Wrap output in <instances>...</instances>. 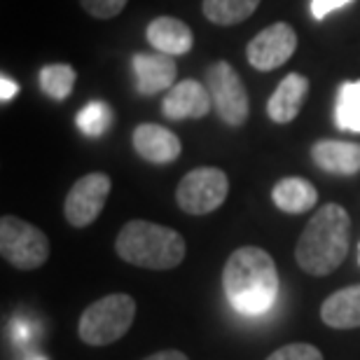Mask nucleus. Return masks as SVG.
Instances as JSON below:
<instances>
[{
	"instance_id": "obj_7",
	"label": "nucleus",
	"mask_w": 360,
	"mask_h": 360,
	"mask_svg": "<svg viewBox=\"0 0 360 360\" xmlns=\"http://www.w3.org/2000/svg\"><path fill=\"white\" fill-rule=\"evenodd\" d=\"M229 192L227 174L213 167H201L190 171L180 180L176 190V201L185 213L206 215L225 204Z\"/></svg>"
},
{
	"instance_id": "obj_11",
	"label": "nucleus",
	"mask_w": 360,
	"mask_h": 360,
	"mask_svg": "<svg viewBox=\"0 0 360 360\" xmlns=\"http://www.w3.org/2000/svg\"><path fill=\"white\" fill-rule=\"evenodd\" d=\"M176 61L171 54L155 52V54H134V75L136 87L141 94H157L167 91L176 84Z\"/></svg>"
},
{
	"instance_id": "obj_12",
	"label": "nucleus",
	"mask_w": 360,
	"mask_h": 360,
	"mask_svg": "<svg viewBox=\"0 0 360 360\" xmlns=\"http://www.w3.org/2000/svg\"><path fill=\"white\" fill-rule=\"evenodd\" d=\"M134 148L150 164H171L183 153L180 139L160 124H141L134 129Z\"/></svg>"
},
{
	"instance_id": "obj_9",
	"label": "nucleus",
	"mask_w": 360,
	"mask_h": 360,
	"mask_svg": "<svg viewBox=\"0 0 360 360\" xmlns=\"http://www.w3.org/2000/svg\"><path fill=\"white\" fill-rule=\"evenodd\" d=\"M297 49V35L292 26L285 21H276L262 28L253 40L248 42V63L255 70H274L290 59Z\"/></svg>"
},
{
	"instance_id": "obj_16",
	"label": "nucleus",
	"mask_w": 360,
	"mask_h": 360,
	"mask_svg": "<svg viewBox=\"0 0 360 360\" xmlns=\"http://www.w3.org/2000/svg\"><path fill=\"white\" fill-rule=\"evenodd\" d=\"M321 321L335 330L360 328V283L330 295L321 307Z\"/></svg>"
},
{
	"instance_id": "obj_4",
	"label": "nucleus",
	"mask_w": 360,
	"mask_h": 360,
	"mask_svg": "<svg viewBox=\"0 0 360 360\" xmlns=\"http://www.w3.org/2000/svg\"><path fill=\"white\" fill-rule=\"evenodd\" d=\"M136 319V302L131 295L115 292L96 300L80 316V340L89 347H108L122 340Z\"/></svg>"
},
{
	"instance_id": "obj_20",
	"label": "nucleus",
	"mask_w": 360,
	"mask_h": 360,
	"mask_svg": "<svg viewBox=\"0 0 360 360\" xmlns=\"http://www.w3.org/2000/svg\"><path fill=\"white\" fill-rule=\"evenodd\" d=\"M75 80L77 73L68 63H52V66H45L40 70V89L54 101L68 98L75 87Z\"/></svg>"
},
{
	"instance_id": "obj_3",
	"label": "nucleus",
	"mask_w": 360,
	"mask_h": 360,
	"mask_svg": "<svg viewBox=\"0 0 360 360\" xmlns=\"http://www.w3.org/2000/svg\"><path fill=\"white\" fill-rule=\"evenodd\" d=\"M115 250L124 262L143 269H174L185 260V239L176 229L131 220L120 229Z\"/></svg>"
},
{
	"instance_id": "obj_15",
	"label": "nucleus",
	"mask_w": 360,
	"mask_h": 360,
	"mask_svg": "<svg viewBox=\"0 0 360 360\" xmlns=\"http://www.w3.org/2000/svg\"><path fill=\"white\" fill-rule=\"evenodd\" d=\"M146 35H148V42L157 52H164L171 56L187 54L194 42L190 26L174 17H157L155 21H150Z\"/></svg>"
},
{
	"instance_id": "obj_13",
	"label": "nucleus",
	"mask_w": 360,
	"mask_h": 360,
	"mask_svg": "<svg viewBox=\"0 0 360 360\" xmlns=\"http://www.w3.org/2000/svg\"><path fill=\"white\" fill-rule=\"evenodd\" d=\"M307 94H309V80L304 75L300 73L285 75L267 103V115L271 117V122H276V124H290L300 115Z\"/></svg>"
},
{
	"instance_id": "obj_8",
	"label": "nucleus",
	"mask_w": 360,
	"mask_h": 360,
	"mask_svg": "<svg viewBox=\"0 0 360 360\" xmlns=\"http://www.w3.org/2000/svg\"><path fill=\"white\" fill-rule=\"evenodd\" d=\"M110 178L105 174H87L70 187L63 215L73 227H87L98 218L110 194Z\"/></svg>"
},
{
	"instance_id": "obj_26",
	"label": "nucleus",
	"mask_w": 360,
	"mask_h": 360,
	"mask_svg": "<svg viewBox=\"0 0 360 360\" xmlns=\"http://www.w3.org/2000/svg\"><path fill=\"white\" fill-rule=\"evenodd\" d=\"M143 360H190L183 351H160V354H153Z\"/></svg>"
},
{
	"instance_id": "obj_25",
	"label": "nucleus",
	"mask_w": 360,
	"mask_h": 360,
	"mask_svg": "<svg viewBox=\"0 0 360 360\" xmlns=\"http://www.w3.org/2000/svg\"><path fill=\"white\" fill-rule=\"evenodd\" d=\"M17 91H19L17 82L10 80L7 75L0 77V101H3V103H7V101H12L14 96H17Z\"/></svg>"
},
{
	"instance_id": "obj_1",
	"label": "nucleus",
	"mask_w": 360,
	"mask_h": 360,
	"mask_svg": "<svg viewBox=\"0 0 360 360\" xmlns=\"http://www.w3.org/2000/svg\"><path fill=\"white\" fill-rule=\"evenodd\" d=\"M222 288L229 304L239 314L260 316L269 311L278 295L276 262L257 246L234 250L222 269Z\"/></svg>"
},
{
	"instance_id": "obj_22",
	"label": "nucleus",
	"mask_w": 360,
	"mask_h": 360,
	"mask_svg": "<svg viewBox=\"0 0 360 360\" xmlns=\"http://www.w3.org/2000/svg\"><path fill=\"white\" fill-rule=\"evenodd\" d=\"M267 360H323V354L314 344L297 342V344H288V347H281L278 351H274Z\"/></svg>"
},
{
	"instance_id": "obj_17",
	"label": "nucleus",
	"mask_w": 360,
	"mask_h": 360,
	"mask_svg": "<svg viewBox=\"0 0 360 360\" xmlns=\"http://www.w3.org/2000/svg\"><path fill=\"white\" fill-rule=\"evenodd\" d=\"M271 199H274V204H276V208H281L283 213L300 215L316 206L319 192H316V187L304 178H283L274 185Z\"/></svg>"
},
{
	"instance_id": "obj_10",
	"label": "nucleus",
	"mask_w": 360,
	"mask_h": 360,
	"mask_svg": "<svg viewBox=\"0 0 360 360\" xmlns=\"http://www.w3.org/2000/svg\"><path fill=\"white\" fill-rule=\"evenodd\" d=\"M213 110V98L208 87L197 80H180L162 101V112L169 120H194L206 117Z\"/></svg>"
},
{
	"instance_id": "obj_2",
	"label": "nucleus",
	"mask_w": 360,
	"mask_h": 360,
	"mask_svg": "<svg viewBox=\"0 0 360 360\" xmlns=\"http://www.w3.org/2000/svg\"><path fill=\"white\" fill-rule=\"evenodd\" d=\"M351 218L340 204H326L314 213L295 246V260L311 276H328L347 260Z\"/></svg>"
},
{
	"instance_id": "obj_5",
	"label": "nucleus",
	"mask_w": 360,
	"mask_h": 360,
	"mask_svg": "<svg viewBox=\"0 0 360 360\" xmlns=\"http://www.w3.org/2000/svg\"><path fill=\"white\" fill-rule=\"evenodd\" d=\"M0 253L12 267L31 271L47 262L49 241L31 222L5 215L0 220Z\"/></svg>"
},
{
	"instance_id": "obj_19",
	"label": "nucleus",
	"mask_w": 360,
	"mask_h": 360,
	"mask_svg": "<svg viewBox=\"0 0 360 360\" xmlns=\"http://www.w3.org/2000/svg\"><path fill=\"white\" fill-rule=\"evenodd\" d=\"M335 124L342 131L360 134V80L344 82L335 101Z\"/></svg>"
},
{
	"instance_id": "obj_18",
	"label": "nucleus",
	"mask_w": 360,
	"mask_h": 360,
	"mask_svg": "<svg viewBox=\"0 0 360 360\" xmlns=\"http://www.w3.org/2000/svg\"><path fill=\"white\" fill-rule=\"evenodd\" d=\"M257 5H260V0H204L201 10H204V17L213 24L234 26L246 21L257 10Z\"/></svg>"
},
{
	"instance_id": "obj_23",
	"label": "nucleus",
	"mask_w": 360,
	"mask_h": 360,
	"mask_svg": "<svg viewBox=\"0 0 360 360\" xmlns=\"http://www.w3.org/2000/svg\"><path fill=\"white\" fill-rule=\"evenodd\" d=\"M82 7L96 19H112L124 10L129 0H80Z\"/></svg>"
},
{
	"instance_id": "obj_21",
	"label": "nucleus",
	"mask_w": 360,
	"mask_h": 360,
	"mask_svg": "<svg viewBox=\"0 0 360 360\" xmlns=\"http://www.w3.org/2000/svg\"><path fill=\"white\" fill-rule=\"evenodd\" d=\"M77 129L89 136V139H98V136H103L108 131V127H110L112 122V110L110 105L103 103V101H91L82 108L80 112H77Z\"/></svg>"
},
{
	"instance_id": "obj_6",
	"label": "nucleus",
	"mask_w": 360,
	"mask_h": 360,
	"mask_svg": "<svg viewBox=\"0 0 360 360\" xmlns=\"http://www.w3.org/2000/svg\"><path fill=\"white\" fill-rule=\"evenodd\" d=\"M206 87L211 91L213 108L218 112V117L229 127H241L246 124L250 103H248V91L243 87L239 73L229 66L227 61L213 63L206 70Z\"/></svg>"
},
{
	"instance_id": "obj_14",
	"label": "nucleus",
	"mask_w": 360,
	"mask_h": 360,
	"mask_svg": "<svg viewBox=\"0 0 360 360\" xmlns=\"http://www.w3.org/2000/svg\"><path fill=\"white\" fill-rule=\"evenodd\" d=\"M311 160L328 174L354 176L360 171V146L344 141H319L311 148Z\"/></svg>"
},
{
	"instance_id": "obj_24",
	"label": "nucleus",
	"mask_w": 360,
	"mask_h": 360,
	"mask_svg": "<svg viewBox=\"0 0 360 360\" xmlns=\"http://www.w3.org/2000/svg\"><path fill=\"white\" fill-rule=\"evenodd\" d=\"M349 3H354V0H311V14L316 19H326L328 14H333Z\"/></svg>"
},
{
	"instance_id": "obj_27",
	"label": "nucleus",
	"mask_w": 360,
	"mask_h": 360,
	"mask_svg": "<svg viewBox=\"0 0 360 360\" xmlns=\"http://www.w3.org/2000/svg\"><path fill=\"white\" fill-rule=\"evenodd\" d=\"M31 360H47V358H42V356H35V358H31Z\"/></svg>"
}]
</instances>
